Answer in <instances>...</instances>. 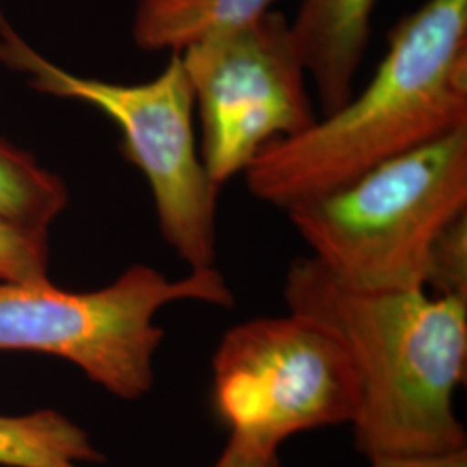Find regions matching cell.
<instances>
[{
    "instance_id": "cell-1",
    "label": "cell",
    "mask_w": 467,
    "mask_h": 467,
    "mask_svg": "<svg viewBox=\"0 0 467 467\" xmlns=\"http://www.w3.org/2000/svg\"><path fill=\"white\" fill-rule=\"evenodd\" d=\"M284 301L348 355L358 386L351 422L364 457L467 447L453 393L466 383L467 301L418 289H362L314 256L293 260Z\"/></svg>"
},
{
    "instance_id": "cell-5",
    "label": "cell",
    "mask_w": 467,
    "mask_h": 467,
    "mask_svg": "<svg viewBox=\"0 0 467 467\" xmlns=\"http://www.w3.org/2000/svg\"><path fill=\"white\" fill-rule=\"evenodd\" d=\"M0 63L30 77L38 92L80 100L121 132V152L152 192L160 231L189 270L215 267L220 185L198 154L194 90L181 54L150 82L123 85L78 77L52 65L21 40L0 15Z\"/></svg>"
},
{
    "instance_id": "cell-12",
    "label": "cell",
    "mask_w": 467,
    "mask_h": 467,
    "mask_svg": "<svg viewBox=\"0 0 467 467\" xmlns=\"http://www.w3.org/2000/svg\"><path fill=\"white\" fill-rule=\"evenodd\" d=\"M47 231L0 215V281L47 283Z\"/></svg>"
},
{
    "instance_id": "cell-3",
    "label": "cell",
    "mask_w": 467,
    "mask_h": 467,
    "mask_svg": "<svg viewBox=\"0 0 467 467\" xmlns=\"http://www.w3.org/2000/svg\"><path fill=\"white\" fill-rule=\"evenodd\" d=\"M312 256L362 289H418L434 237L467 212V129L285 208Z\"/></svg>"
},
{
    "instance_id": "cell-11",
    "label": "cell",
    "mask_w": 467,
    "mask_h": 467,
    "mask_svg": "<svg viewBox=\"0 0 467 467\" xmlns=\"http://www.w3.org/2000/svg\"><path fill=\"white\" fill-rule=\"evenodd\" d=\"M67 204L65 182L0 137V215L47 231Z\"/></svg>"
},
{
    "instance_id": "cell-7",
    "label": "cell",
    "mask_w": 467,
    "mask_h": 467,
    "mask_svg": "<svg viewBox=\"0 0 467 467\" xmlns=\"http://www.w3.org/2000/svg\"><path fill=\"white\" fill-rule=\"evenodd\" d=\"M179 54L200 111L201 160L220 187L270 142L318 119L291 25L279 11Z\"/></svg>"
},
{
    "instance_id": "cell-9",
    "label": "cell",
    "mask_w": 467,
    "mask_h": 467,
    "mask_svg": "<svg viewBox=\"0 0 467 467\" xmlns=\"http://www.w3.org/2000/svg\"><path fill=\"white\" fill-rule=\"evenodd\" d=\"M277 0H139L135 9V44L142 50L171 54L208 36L248 25Z\"/></svg>"
},
{
    "instance_id": "cell-15",
    "label": "cell",
    "mask_w": 467,
    "mask_h": 467,
    "mask_svg": "<svg viewBox=\"0 0 467 467\" xmlns=\"http://www.w3.org/2000/svg\"><path fill=\"white\" fill-rule=\"evenodd\" d=\"M368 461L370 467H467V447L438 453H388Z\"/></svg>"
},
{
    "instance_id": "cell-2",
    "label": "cell",
    "mask_w": 467,
    "mask_h": 467,
    "mask_svg": "<svg viewBox=\"0 0 467 467\" xmlns=\"http://www.w3.org/2000/svg\"><path fill=\"white\" fill-rule=\"evenodd\" d=\"M467 129V0H428L388 34L368 87L244 170L258 200L289 208Z\"/></svg>"
},
{
    "instance_id": "cell-14",
    "label": "cell",
    "mask_w": 467,
    "mask_h": 467,
    "mask_svg": "<svg viewBox=\"0 0 467 467\" xmlns=\"http://www.w3.org/2000/svg\"><path fill=\"white\" fill-rule=\"evenodd\" d=\"M213 467H281L279 451L254 445L237 436H229V441Z\"/></svg>"
},
{
    "instance_id": "cell-13",
    "label": "cell",
    "mask_w": 467,
    "mask_h": 467,
    "mask_svg": "<svg viewBox=\"0 0 467 467\" xmlns=\"http://www.w3.org/2000/svg\"><path fill=\"white\" fill-rule=\"evenodd\" d=\"M431 285L438 296L467 301V212L453 218L434 237L428 254L424 289Z\"/></svg>"
},
{
    "instance_id": "cell-6",
    "label": "cell",
    "mask_w": 467,
    "mask_h": 467,
    "mask_svg": "<svg viewBox=\"0 0 467 467\" xmlns=\"http://www.w3.org/2000/svg\"><path fill=\"white\" fill-rule=\"evenodd\" d=\"M212 401L231 436L279 451L293 434L351 426L358 386L333 336L289 312L223 334L212 360Z\"/></svg>"
},
{
    "instance_id": "cell-8",
    "label": "cell",
    "mask_w": 467,
    "mask_h": 467,
    "mask_svg": "<svg viewBox=\"0 0 467 467\" xmlns=\"http://www.w3.org/2000/svg\"><path fill=\"white\" fill-rule=\"evenodd\" d=\"M378 0H300L291 34L316 85L322 117L355 94L353 84L368 52Z\"/></svg>"
},
{
    "instance_id": "cell-4",
    "label": "cell",
    "mask_w": 467,
    "mask_h": 467,
    "mask_svg": "<svg viewBox=\"0 0 467 467\" xmlns=\"http://www.w3.org/2000/svg\"><path fill=\"white\" fill-rule=\"evenodd\" d=\"M233 306V289L217 267L168 279L148 265L127 268L96 291L47 283L0 281V351L63 358L121 400H139L154 384V357L165 331L156 314L171 303Z\"/></svg>"
},
{
    "instance_id": "cell-10",
    "label": "cell",
    "mask_w": 467,
    "mask_h": 467,
    "mask_svg": "<svg viewBox=\"0 0 467 467\" xmlns=\"http://www.w3.org/2000/svg\"><path fill=\"white\" fill-rule=\"evenodd\" d=\"M100 453L77 422L57 410L0 414V467H82Z\"/></svg>"
}]
</instances>
